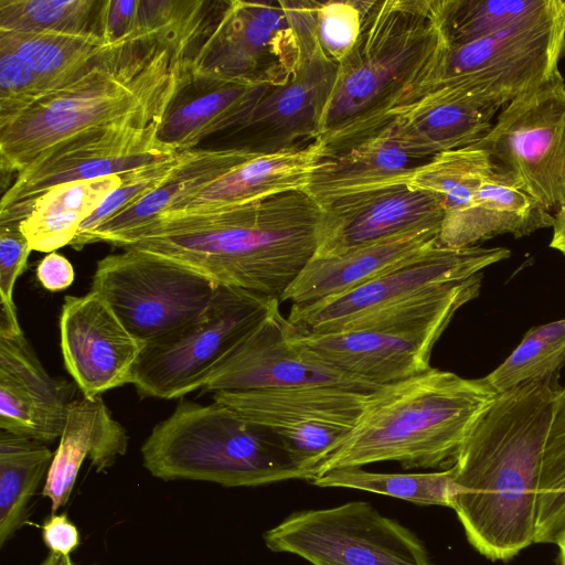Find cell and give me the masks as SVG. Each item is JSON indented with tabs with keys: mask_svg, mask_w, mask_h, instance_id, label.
<instances>
[{
	"mask_svg": "<svg viewBox=\"0 0 565 565\" xmlns=\"http://www.w3.org/2000/svg\"><path fill=\"white\" fill-rule=\"evenodd\" d=\"M105 0H0V32L60 31L104 36Z\"/></svg>",
	"mask_w": 565,
	"mask_h": 565,
	"instance_id": "36",
	"label": "cell"
},
{
	"mask_svg": "<svg viewBox=\"0 0 565 565\" xmlns=\"http://www.w3.org/2000/svg\"><path fill=\"white\" fill-rule=\"evenodd\" d=\"M60 340L65 367L84 397L132 384L143 344L96 291L64 298Z\"/></svg>",
	"mask_w": 565,
	"mask_h": 565,
	"instance_id": "17",
	"label": "cell"
},
{
	"mask_svg": "<svg viewBox=\"0 0 565 565\" xmlns=\"http://www.w3.org/2000/svg\"><path fill=\"white\" fill-rule=\"evenodd\" d=\"M36 276L41 285L50 291H61L74 281V268L63 255L52 252L39 263Z\"/></svg>",
	"mask_w": 565,
	"mask_h": 565,
	"instance_id": "43",
	"label": "cell"
},
{
	"mask_svg": "<svg viewBox=\"0 0 565 565\" xmlns=\"http://www.w3.org/2000/svg\"><path fill=\"white\" fill-rule=\"evenodd\" d=\"M111 45L98 33L0 32V46L21 56L49 83L51 92L77 76Z\"/></svg>",
	"mask_w": 565,
	"mask_h": 565,
	"instance_id": "32",
	"label": "cell"
},
{
	"mask_svg": "<svg viewBox=\"0 0 565 565\" xmlns=\"http://www.w3.org/2000/svg\"><path fill=\"white\" fill-rule=\"evenodd\" d=\"M42 539L51 552L63 555H70L81 543L77 527L65 513H52L45 520Z\"/></svg>",
	"mask_w": 565,
	"mask_h": 565,
	"instance_id": "42",
	"label": "cell"
},
{
	"mask_svg": "<svg viewBox=\"0 0 565 565\" xmlns=\"http://www.w3.org/2000/svg\"><path fill=\"white\" fill-rule=\"evenodd\" d=\"M49 92V83L21 56L0 46V125Z\"/></svg>",
	"mask_w": 565,
	"mask_h": 565,
	"instance_id": "40",
	"label": "cell"
},
{
	"mask_svg": "<svg viewBox=\"0 0 565 565\" xmlns=\"http://www.w3.org/2000/svg\"><path fill=\"white\" fill-rule=\"evenodd\" d=\"M550 0H437L449 47L487 38L541 12Z\"/></svg>",
	"mask_w": 565,
	"mask_h": 565,
	"instance_id": "34",
	"label": "cell"
},
{
	"mask_svg": "<svg viewBox=\"0 0 565 565\" xmlns=\"http://www.w3.org/2000/svg\"><path fill=\"white\" fill-rule=\"evenodd\" d=\"M504 247L450 248L440 245L411 262L339 296L292 305L288 321L299 331L330 332L342 322L398 301L435 284L465 280L507 259Z\"/></svg>",
	"mask_w": 565,
	"mask_h": 565,
	"instance_id": "14",
	"label": "cell"
},
{
	"mask_svg": "<svg viewBox=\"0 0 565 565\" xmlns=\"http://www.w3.org/2000/svg\"><path fill=\"white\" fill-rule=\"evenodd\" d=\"M475 146L544 207L565 204V81L556 75L507 104Z\"/></svg>",
	"mask_w": 565,
	"mask_h": 565,
	"instance_id": "12",
	"label": "cell"
},
{
	"mask_svg": "<svg viewBox=\"0 0 565 565\" xmlns=\"http://www.w3.org/2000/svg\"><path fill=\"white\" fill-rule=\"evenodd\" d=\"M162 121H124L85 130L19 172L0 200V226H18L28 206L70 182L119 174L178 153L159 139Z\"/></svg>",
	"mask_w": 565,
	"mask_h": 565,
	"instance_id": "11",
	"label": "cell"
},
{
	"mask_svg": "<svg viewBox=\"0 0 565 565\" xmlns=\"http://www.w3.org/2000/svg\"><path fill=\"white\" fill-rule=\"evenodd\" d=\"M31 248L18 226H0V334L22 333L13 301L17 279L25 269Z\"/></svg>",
	"mask_w": 565,
	"mask_h": 565,
	"instance_id": "41",
	"label": "cell"
},
{
	"mask_svg": "<svg viewBox=\"0 0 565 565\" xmlns=\"http://www.w3.org/2000/svg\"><path fill=\"white\" fill-rule=\"evenodd\" d=\"M564 57L565 1L550 0L544 10L507 30L447 45L433 78L396 117L447 99L503 108L561 74Z\"/></svg>",
	"mask_w": 565,
	"mask_h": 565,
	"instance_id": "6",
	"label": "cell"
},
{
	"mask_svg": "<svg viewBox=\"0 0 565 565\" xmlns=\"http://www.w3.org/2000/svg\"><path fill=\"white\" fill-rule=\"evenodd\" d=\"M53 456L45 443L1 429V547L28 523L32 498L45 481Z\"/></svg>",
	"mask_w": 565,
	"mask_h": 565,
	"instance_id": "31",
	"label": "cell"
},
{
	"mask_svg": "<svg viewBox=\"0 0 565 565\" xmlns=\"http://www.w3.org/2000/svg\"><path fill=\"white\" fill-rule=\"evenodd\" d=\"M280 302L241 288L217 286L203 313L143 345L132 384L140 397L178 398L203 388L214 371Z\"/></svg>",
	"mask_w": 565,
	"mask_h": 565,
	"instance_id": "8",
	"label": "cell"
},
{
	"mask_svg": "<svg viewBox=\"0 0 565 565\" xmlns=\"http://www.w3.org/2000/svg\"><path fill=\"white\" fill-rule=\"evenodd\" d=\"M279 306L262 320L210 376L203 391H262L316 384L376 392L377 386L313 360L289 340Z\"/></svg>",
	"mask_w": 565,
	"mask_h": 565,
	"instance_id": "16",
	"label": "cell"
},
{
	"mask_svg": "<svg viewBox=\"0 0 565 565\" xmlns=\"http://www.w3.org/2000/svg\"><path fill=\"white\" fill-rule=\"evenodd\" d=\"M553 236L550 246L565 255V204L554 215Z\"/></svg>",
	"mask_w": 565,
	"mask_h": 565,
	"instance_id": "44",
	"label": "cell"
},
{
	"mask_svg": "<svg viewBox=\"0 0 565 565\" xmlns=\"http://www.w3.org/2000/svg\"><path fill=\"white\" fill-rule=\"evenodd\" d=\"M75 386L45 371L23 332L0 334V428L43 443L61 437Z\"/></svg>",
	"mask_w": 565,
	"mask_h": 565,
	"instance_id": "20",
	"label": "cell"
},
{
	"mask_svg": "<svg viewBox=\"0 0 565 565\" xmlns=\"http://www.w3.org/2000/svg\"><path fill=\"white\" fill-rule=\"evenodd\" d=\"M326 157L324 146L317 140L292 150L258 154L167 212L218 209L306 189L312 171Z\"/></svg>",
	"mask_w": 565,
	"mask_h": 565,
	"instance_id": "25",
	"label": "cell"
},
{
	"mask_svg": "<svg viewBox=\"0 0 565 565\" xmlns=\"http://www.w3.org/2000/svg\"><path fill=\"white\" fill-rule=\"evenodd\" d=\"M216 288L189 267L130 248L102 258L92 280V290L143 345L196 320Z\"/></svg>",
	"mask_w": 565,
	"mask_h": 565,
	"instance_id": "9",
	"label": "cell"
},
{
	"mask_svg": "<svg viewBox=\"0 0 565 565\" xmlns=\"http://www.w3.org/2000/svg\"><path fill=\"white\" fill-rule=\"evenodd\" d=\"M565 526V388L554 405L545 441L534 543L556 544Z\"/></svg>",
	"mask_w": 565,
	"mask_h": 565,
	"instance_id": "37",
	"label": "cell"
},
{
	"mask_svg": "<svg viewBox=\"0 0 565 565\" xmlns=\"http://www.w3.org/2000/svg\"><path fill=\"white\" fill-rule=\"evenodd\" d=\"M58 439L42 489L52 513L67 503L85 459L96 472H105L128 447L126 429L113 418L102 396L73 401Z\"/></svg>",
	"mask_w": 565,
	"mask_h": 565,
	"instance_id": "22",
	"label": "cell"
},
{
	"mask_svg": "<svg viewBox=\"0 0 565 565\" xmlns=\"http://www.w3.org/2000/svg\"><path fill=\"white\" fill-rule=\"evenodd\" d=\"M429 159L411 154L385 137L375 135L323 158L305 190L322 204L340 196L406 183Z\"/></svg>",
	"mask_w": 565,
	"mask_h": 565,
	"instance_id": "27",
	"label": "cell"
},
{
	"mask_svg": "<svg viewBox=\"0 0 565 565\" xmlns=\"http://www.w3.org/2000/svg\"><path fill=\"white\" fill-rule=\"evenodd\" d=\"M554 215L520 189L513 177L493 161L476 194L456 248L479 246L498 235L515 238L552 227Z\"/></svg>",
	"mask_w": 565,
	"mask_h": 565,
	"instance_id": "28",
	"label": "cell"
},
{
	"mask_svg": "<svg viewBox=\"0 0 565 565\" xmlns=\"http://www.w3.org/2000/svg\"><path fill=\"white\" fill-rule=\"evenodd\" d=\"M273 552L312 565H430L422 541L370 503L294 512L264 533Z\"/></svg>",
	"mask_w": 565,
	"mask_h": 565,
	"instance_id": "10",
	"label": "cell"
},
{
	"mask_svg": "<svg viewBox=\"0 0 565 565\" xmlns=\"http://www.w3.org/2000/svg\"><path fill=\"white\" fill-rule=\"evenodd\" d=\"M445 329L307 332L291 326L289 340L316 361L387 386L428 371L433 348Z\"/></svg>",
	"mask_w": 565,
	"mask_h": 565,
	"instance_id": "19",
	"label": "cell"
},
{
	"mask_svg": "<svg viewBox=\"0 0 565 565\" xmlns=\"http://www.w3.org/2000/svg\"><path fill=\"white\" fill-rule=\"evenodd\" d=\"M439 230L396 235L347 253L316 257L286 290L282 301L306 305L351 291L439 245Z\"/></svg>",
	"mask_w": 565,
	"mask_h": 565,
	"instance_id": "21",
	"label": "cell"
},
{
	"mask_svg": "<svg viewBox=\"0 0 565 565\" xmlns=\"http://www.w3.org/2000/svg\"><path fill=\"white\" fill-rule=\"evenodd\" d=\"M380 391L316 384L218 391L212 397L276 435L312 479L316 466L352 431Z\"/></svg>",
	"mask_w": 565,
	"mask_h": 565,
	"instance_id": "13",
	"label": "cell"
},
{
	"mask_svg": "<svg viewBox=\"0 0 565 565\" xmlns=\"http://www.w3.org/2000/svg\"><path fill=\"white\" fill-rule=\"evenodd\" d=\"M323 221L316 199L305 189L291 190L218 209L164 212L111 245L281 302L316 255Z\"/></svg>",
	"mask_w": 565,
	"mask_h": 565,
	"instance_id": "1",
	"label": "cell"
},
{
	"mask_svg": "<svg viewBox=\"0 0 565 565\" xmlns=\"http://www.w3.org/2000/svg\"><path fill=\"white\" fill-rule=\"evenodd\" d=\"M142 466L154 478L196 480L223 487H257L306 479L287 446L232 407L181 399L143 441Z\"/></svg>",
	"mask_w": 565,
	"mask_h": 565,
	"instance_id": "5",
	"label": "cell"
},
{
	"mask_svg": "<svg viewBox=\"0 0 565 565\" xmlns=\"http://www.w3.org/2000/svg\"><path fill=\"white\" fill-rule=\"evenodd\" d=\"M556 544L559 547V565H565V526Z\"/></svg>",
	"mask_w": 565,
	"mask_h": 565,
	"instance_id": "46",
	"label": "cell"
},
{
	"mask_svg": "<svg viewBox=\"0 0 565 565\" xmlns=\"http://www.w3.org/2000/svg\"><path fill=\"white\" fill-rule=\"evenodd\" d=\"M324 221L316 257H329L396 235L441 230L439 195L406 183L340 196L321 204Z\"/></svg>",
	"mask_w": 565,
	"mask_h": 565,
	"instance_id": "18",
	"label": "cell"
},
{
	"mask_svg": "<svg viewBox=\"0 0 565 565\" xmlns=\"http://www.w3.org/2000/svg\"><path fill=\"white\" fill-rule=\"evenodd\" d=\"M492 166L490 154L473 145L431 157L406 180V184L441 198L444 221L439 233L440 246L455 248L478 189Z\"/></svg>",
	"mask_w": 565,
	"mask_h": 565,
	"instance_id": "30",
	"label": "cell"
},
{
	"mask_svg": "<svg viewBox=\"0 0 565 565\" xmlns=\"http://www.w3.org/2000/svg\"><path fill=\"white\" fill-rule=\"evenodd\" d=\"M256 156L226 147L183 151L180 163L159 188L100 224L73 248L79 250L93 243L111 245Z\"/></svg>",
	"mask_w": 565,
	"mask_h": 565,
	"instance_id": "24",
	"label": "cell"
},
{
	"mask_svg": "<svg viewBox=\"0 0 565 565\" xmlns=\"http://www.w3.org/2000/svg\"><path fill=\"white\" fill-rule=\"evenodd\" d=\"M565 363V318L532 328L511 354L484 376L497 392L539 381L556 380Z\"/></svg>",
	"mask_w": 565,
	"mask_h": 565,
	"instance_id": "35",
	"label": "cell"
},
{
	"mask_svg": "<svg viewBox=\"0 0 565 565\" xmlns=\"http://www.w3.org/2000/svg\"><path fill=\"white\" fill-rule=\"evenodd\" d=\"M500 109L470 99L439 100L395 118L376 135L411 154L429 159L478 143Z\"/></svg>",
	"mask_w": 565,
	"mask_h": 565,
	"instance_id": "26",
	"label": "cell"
},
{
	"mask_svg": "<svg viewBox=\"0 0 565 565\" xmlns=\"http://www.w3.org/2000/svg\"><path fill=\"white\" fill-rule=\"evenodd\" d=\"M267 85L192 76L169 106L159 139L178 152L195 149L205 138L232 131L253 110Z\"/></svg>",
	"mask_w": 565,
	"mask_h": 565,
	"instance_id": "23",
	"label": "cell"
},
{
	"mask_svg": "<svg viewBox=\"0 0 565 565\" xmlns=\"http://www.w3.org/2000/svg\"><path fill=\"white\" fill-rule=\"evenodd\" d=\"M193 51L194 43L164 36L113 44L73 79L0 125L2 175L18 174L85 130L162 121L188 81Z\"/></svg>",
	"mask_w": 565,
	"mask_h": 565,
	"instance_id": "2",
	"label": "cell"
},
{
	"mask_svg": "<svg viewBox=\"0 0 565 565\" xmlns=\"http://www.w3.org/2000/svg\"><path fill=\"white\" fill-rule=\"evenodd\" d=\"M41 565H76L70 555L50 552Z\"/></svg>",
	"mask_w": 565,
	"mask_h": 565,
	"instance_id": "45",
	"label": "cell"
},
{
	"mask_svg": "<svg viewBox=\"0 0 565 565\" xmlns=\"http://www.w3.org/2000/svg\"><path fill=\"white\" fill-rule=\"evenodd\" d=\"M323 488H350L384 494L420 505L451 508L454 471L386 473L359 467L334 469L310 480Z\"/></svg>",
	"mask_w": 565,
	"mask_h": 565,
	"instance_id": "33",
	"label": "cell"
},
{
	"mask_svg": "<svg viewBox=\"0 0 565 565\" xmlns=\"http://www.w3.org/2000/svg\"><path fill=\"white\" fill-rule=\"evenodd\" d=\"M126 173L64 183L35 199L18 225L31 250L52 253L70 245L84 221L122 183Z\"/></svg>",
	"mask_w": 565,
	"mask_h": 565,
	"instance_id": "29",
	"label": "cell"
},
{
	"mask_svg": "<svg viewBox=\"0 0 565 565\" xmlns=\"http://www.w3.org/2000/svg\"><path fill=\"white\" fill-rule=\"evenodd\" d=\"M182 157L183 151H180L172 157L128 171L122 183L113 190L84 221L70 245L73 247L100 224L159 188L170 177Z\"/></svg>",
	"mask_w": 565,
	"mask_h": 565,
	"instance_id": "38",
	"label": "cell"
},
{
	"mask_svg": "<svg viewBox=\"0 0 565 565\" xmlns=\"http://www.w3.org/2000/svg\"><path fill=\"white\" fill-rule=\"evenodd\" d=\"M318 1H227L191 56L192 76L277 86L316 33Z\"/></svg>",
	"mask_w": 565,
	"mask_h": 565,
	"instance_id": "7",
	"label": "cell"
},
{
	"mask_svg": "<svg viewBox=\"0 0 565 565\" xmlns=\"http://www.w3.org/2000/svg\"><path fill=\"white\" fill-rule=\"evenodd\" d=\"M497 392L482 379L430 367L383 387L352 431L313 469L396 461L405 469L451 463L470 427Z\"/></svg>",
	"mask_w": 565,
	"mask_h": 565,
	"instance_id": "4",
	"label": "cell"
},
{
	"mask_svg": "<svg viewBox=\"0 0 565 565\" xmlns=\"http://www.w3.org/2000/svg\"><path fill=\"white\" fill-rule=\"evenodd\" d=\"M374 1L318 2L316 35L326 55L338 63L354 46Z\"/></svg>",
	"mask_w": 565,
	"mask_h": 565,
	"instance_id": "39",
	"label": "cell"
},
{
	"mask_svg": "<svg viewBox=\"0 0 565 565\" xmlns=\"http://www.w3.org/2000/svg\"><path fill=\"white\" fill-rule=\"evenodd\" d=\"M338 66L322 51L315 33L294 75L284 84L268 86L245 120L230 131L234 143L226 148L267 154L316 141Z\"/></svg>",
	"mask_w": 565,
	"mask_h": 565,
	"instance_id": "15",
	"label": "cell"
},
{
	"mask_svg": "<svg viewBox=\"0 0 565 565\" xmlns=\"http://www.w3.org/2000/svg\"><path fill=\"white\" fill-rule=\"evenodd\" d=\"M447 47L437 0L374 1L339 62L317 141L327 157L380 132L433 78Z\"/></svg>",
	"mask_w": 565,
	"mask_h": 565,
	"instance_id": "3",
	"label": "cell"
}]
</instances>
